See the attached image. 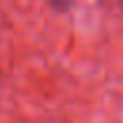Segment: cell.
Instances as JSON below:
<instances>
[{
	"instance_id": "obj_1",
	"label": "cell",
	"mask_w": 123,
	"mask_h": 123,
	"mask_svg": "<svg viewBox=\"0 0 123 123\" xmlns=\"http://www.w3.org/2000/svg\"><path fill=\"white\" fill-rule=\"evenodd\" d=\"M48 2L56 12H67L73 4V0H48Z\"/></svg>"
}]
</instances>
